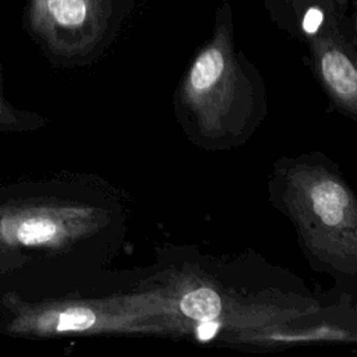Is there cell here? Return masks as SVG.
Returning <instances> with one entry per match:
<instances>
[{
  "instance_id": "1",
  "label": "cell",
  "mask_w": 357,
  "mask_h": 357,
  "mask_svg": "<svg viewBox=\"0 0 357 357\" xmlns=\"http://www.w3.org/2000/svg\"><path fill=\"white\" fill-rule=\"evenodd\" d=\"M312 209L319 220L329 226H343L347 220L350 198L343 185L331 178L321 180L311 191Z\"/></svg>"
},
{
  "instance_id": "2",
  "label": "cell",
  "mask_w": 357,
  "mask_h": 357,
  "mask_svg": "<svg viewBox=\"0 0 357 357\" xmlns=\"http://www.w3.org/2000/svg\"><path fill=\"white\" fill-rule=\"evenodd\" d=\"M326 84L343 99L353 100L357 89V71L353 63L339 50H329L321 59Z\"/></svg>"
},
{
  "instance_id": "3",
  "label": "cell",
  "mask_w": 357,
  "mask_h": 357,
  "mask_svg": "<svg viewBox=\"0 0 357 357\" xmlns=\"http://www.w3.org/2000/svg\"><path fill=\"white\" fill-rule=\"evenodd\" d=\"M225 68V59L219 49L209 47L194 63L190 73V86L195 93L209 91L220 78Z\"/></svg>"
},
{
  "instance_id": "4",
  "label": "cell",
  "mask_w": 357,
  "mask_h": 357,
  "mask_svg": "<svg viewBox=\"0 0 357 357\" xmlns=\"http://www.w3.org/2000/svg\"><path fill=\"white\" fill-rule=\"evenodd\" d=\"M181 312L195 321H213L222 311V300L213 290L199 287L188 291L180 300Z\"/></svg>"
},
{
  "instance_id": "5",
  "label": "cell",
  "mask_w": 357,
  "mask_h": 357,
  "mask_svg": "<svg viewBox=\"0 0 357 357\" xmlns=\"http://www.w3.org/2000/svg\"><path fill=\"white\" fill-rule=\"evenodd\" d=\"M39 121L38 116L15 109L4 96L0 85V134L31 130L38 127Z\"/></svg>"
},
{
  "instance_id": "6",
  "label": "cell",
  "mask_w": 357,
  "mask_h": 357,
  "mask_svg": "<svg viewBox=\"0 0 357 357\" xmlns=\"http://www.w3.org/2000/svg\"><path fill=\"white\" fill-rule=\"evenodd\" d=\"M46 13L61 26H77L82 24L86 14L84 0H45Z\"/></svg>"
},
{
  "instance_id": "7",
  "label": "cell",
  "mask_w": 357,
  "mask_h": 357,
  "mask_svg": "<svg viewBox=\"0 0 357 357\" xmlns=\"http://www.w3.org/2000/svg\"><path fill=\"white\" fill-rule=\"evenodd\" d=\"M324 20V14L321 10L318 8H310L305 15H304V20H303V29L307 32V33H314L318 31L321 22Z\"/></svg>"
}]
</instances>
